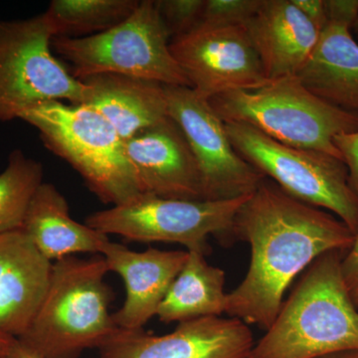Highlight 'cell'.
<instances>
[{"label": "cell", "mask_w": 358, "mask_h": 358, "mask_svg": "<svg viewBox=\"0 0 358 358\" xmlns=\"http://www.w3.org/2000/svg\"><path fill=\"white\" fill-rule=\"evenodd\" d=\"M205 0H157L160 17L171 37L181 36L199 25Z\"/></svg>", "instance_id": "cell-23"}, {"label": "cell", "mask_w": 358, "mask_h": 358, "mask_svg": "<svg viewBox=\"0 0 358 358\" xmlns=\"http://www.w3.org/2000/svg\"><path fill=\"white\" fill-rule=\"evenodd\" d=\"M138 0H53L45 11L56 37L91 36L107 31L136 10Z\"/></svg>", "instance_id": "cell-21"}, {"label": "cell", "mask_w": 358, "mask_h": 358, "mask_svg": "<svg viewBox=\"0 0 358 358\" xmlns=\"http://www.w3.org/2000/svg\"><path fill=\"white\" fill-rule=\"evenodd\" d=\"M234 236L249 243L243 281L227 294L229 317L267 331L294 278L327 252H345L355 234L326 210L303 203L264 179L238 211Z\"/></svg>", "instance_id": "cell-1"}, {"label": "cell", "mask_w": 358, "mask_h": 358, "mask_svg": "<svg viewBox=\"0 0 358 358\" xmlns=\"http://www.w3.org/2000/svg\"><path fill=\"white\" fill-rule=\"evenodd\" d=\"M263 0H205L199 24L244 25Z\"/></svg>", "instance_id": "cell-24"}, {"label": "cell", "mask_w": 358, "mask_h": 358, "mask_svg": "<svg viewBox=\"0 0 358 358\" xmlns=\"http://www.w3.org/2000/svg\"><path fill=\"white\" fill-rule=\"evenodd\" d=\"M350 28L327 21L310 60L296 77L322 100L358 115V42Z\"/></svg>", "instance_id": "cell-18"}, {"label": "cell", "mask_w": 358, "mask_h": 358, "mask_svg": "<svg viewBox=\"0 0 358 358\" xmlns=\"http://www.w3.org/2000/svg\"><path fill=\"white\" fill-rule=\"evenodd\" d=\"M208 101L223 122H242L282 145L341 160L334 138L358 131L357 114L322 100L296 76L272 80L255 90L226 92Z\"/></svg>", "instance_id": "cell-5"}, {"label": "cell", "mask_w": 358, "mask_h": 358, "mask_svg": "<svg viewBox=\"0 0 358 358\" xmlns=\"http://www.w3.org/2000/svg\"><path fill=\"white\" fill-rule=\"evenodd\" d=\"M169 48L190 88L206 100L270 82L245 25L199 24Z\"/></svg>", "instance_id": "cell-11"}, {"label": "cell", "mask_w": 358, "mask_h": 358, "mask_svg": "<svg viewBox=\"0 0 358 358\" xmlns=\"http://www.w3.org/2000/svg\"><path fill=\"white\" fill-rule=\"evenodd\" d=\"M249 196L195 201L141 194L127 203L94 212L85 224L108 236L178 243L187 251L206 254L209 236L234 237L235 217Z\"/></svg>", "instance_id": "cell-9"}, {"label": "cell", "mask_w": 358, "mask_h": 358, "mask_svg": "<svg viewBox=\"0 0 358 358\" xmlns=\"http://www.w3.org/2000/svg\"><path fill=\"white\" fill-rule=\"evenodd\" d=\"M101 255L109 272L121 275L126 287L124 305L113 313L115 326L124 329H143L157 315L164 296L187 259V251H162L150 247L133 251L109 241Z\"/></svg>", "instance_id": "cell-14"}, {"label": "cell", "mask_w": 358, "mask_h": 358, "mask_svg": "<svg viewBox=\"0 0 358 358\" xmlns=\"http://www.w3.org/2000/svg\"><path fill=\"white\" fill-rule=\"evenodd\" d=\"M235 150L264 176L303 203L333 214L358 231V199L343 160L282 145L246 124L224 122Z\"/></svg>", "instance_id": "cell-7"}, {"label": "cell", "mask_w": 358, "mask_h": 358, "mask_svg": "<svg viewBox=\"0 0 358 358\" xmlns=\"http://www.w3.org/2000/svg\"><path fill=\"white\" fill-rule=\"evenodd\" d=\"M20 230L51 262L80 253L101 254L110 240L71 217L67 200L51 183H42L35 192Z\"/></svg>", "instance_id": "cell-19"}, {"label": "cell", "mask_w": 358, "mask_h": 358, "mask_svg": "<svg viewBox=\"0 0 358 358\" xmlns=\"http://www.w3.org/2000/svg\"><path fill=\"white\" fill-rule=\"evenodd\" d=\"M20 120L38 131L45 147L76 169L101 201L117 206L141 195L124 141L93 108L51 101Z\"/></svg>", "instance_id": "cell-4"}, {"label": "cell", "mask_w": 358, "mask_h": 358, "mask_svg": "<svg viewBox=\"0 0 358 358\" xmlns=\"http://www.w3.org/2000/svg\"><path fill=\"white\" fill-rule=\"evenodd\" d=\"M327 21L352 26L358 16V0H324Z\"/></svg>", "instance_id": "cell-27"}, {"label": "cell", "mask_w": 358, "mask_h": 358, "mask_svg": "<svg viewBox=\"0 0 358 358\" xmlns=\"http://www.w3.org/2000/svg\"><path fill=\"white\" fill-rule=\"evenodd\" d=\"M102 255L66 257L52 265L50 281L29 327L16 338L40 358H78L115 333L113 292Z\"/></svg>", "instance_id": "cell-3"}, {"label": "cell", "mask_w": 358, "mask_h": 358, "mask_svg": "<svg viewBox=\"0 0 358 358\" xmlns=\"http://www.w3.org/2000/svg\"><path fill=\"white\" fill-rule=\"evenodd\" d=\"M322 358H358V350L336 353V355H329V357Z\"/></svg>", "instance_id": "cell-31"}, {"label": "cell", "mask_w": 358, "mask_h": 358, "mask_svg": "<svg viewBox=\"0 0 358 358\" xmlns=\"http://www.w3.org/2000/svg\"><path fill=\"white\" fill-rule=\"evenodd\" d=\"M13 338V336H8V334L0 333V358L6 357L7 350H8L9 345H10Z\"/></svg>", "instance_id": "cell-30"}, {"label": "cell", "mask_w": 358, "mask_h": 358, "mask_svg": "<svg viewBox=\"0 0 358 358\" xmlns=\"http://www.w3.org/2000/svg\"><path fill=\"white\" fill-rule=\"evenodd\" d=\"M292 2L317 29L320 31L324 29L327 23L324 0H292Z\"/></svg>", "instance_id": "cell-28"}, {"label": "cell", "mask_w": 358, "mask_h": 358, "mask_svg": "<svg viewBox=\"0 0 358 358\" xmlns=\"http://www.w3.org/2000/svg\"><path fill=\"white\" fill-rule=\"evenodd\" d=\"M169 117L178 124L201 171L207 200L248 196L265 176L241 157L206 99L189 87L166 86Z\"/></svg>", "instance_id": "cell-10"}, {"label": "cell", "mask_w": 358, "mask_h": 358, "mask_svg": "<svg viewBox=\"0 0 358 358\" xmlns=\"http://www.w3.org/2000/svg\"><path fill=\"white\" fill-rule=\"evenodd\" d=\"M187 253L185 266L157 310V317L164 324L221 317L226 312L225 272L207 262L201 252Z\"/></svg>", "instance_id": "cell-20"}, {"label": "cell", "mask_w": 358, "mask_h": 358, "mask_svg": "<svg viewBox=\"0 0 358 358\" xmlns=\"http://www.w3.org/2000/svg\"><path fill=\"white\" fill-rule=\"evenodd\" d=\"M81 81L90 88L84 105L100 113L124 141L169 117L164 85L117 74L94 75Z\"/></svg>", "instance_id": "cell-17"}, {"label": "cell", "mask_w": 358, "mask_h": 358, "mask_svg": "<svg viewBox=\"0 0 358 358\" xmlns=\"http://www.w3.org/2000/svg\"><path fill=\"white\" fill-rule=\"evenodd\" d=\"M334 141L348 169L350 185L358 199V131L338 134Z\"/></svg>", "instance_id": "cell-25"}, {"label": "cell", "mask_w": 358, "mask_h": 358, "mask_svg": "<svg viewBox=\"0 0 358 358\" xmlns=\"http://www.w3.org/2000/svg\"><path fill=\"white\" fill-rule=\"evenodd\" d=\"M52 265L22 230L0 234V333L24 334L48 289Z\"/></svg>", "instance_id": "cell-15"}, {"label": "cell", "mask_w": 358, "mask_h": 358, "mask_svg": "<svg viewBox=\"0 0 358 358\" xmlns=\"http://www.w3.org/2000/svg\"><path fill=\"white\" fill-rule=\"evenodd\" d=\"M244 25L270 81L298 76L320 35L292 0H263Z\"/></svg>", "instance_id": "cell-16"}, {"label": "cell", "mask_w": 358, "mask_h": 358, "mask_svg": "<svg viewBox=\"0 0 358 358\" xmlns=\"http://www.w3.org/2000/svg\"><path fill=\"white\" fill-rule=\"evenodd\" d=\"M42 183V164L21 150L11 152L6 169L0 173V234L21 229L30 202Z\"/></svg>", "instance_id": "cell-22"}, {"label": "cell", "mask_w": 358, "mask_h": 358, "mask_svg": "<svg viewBox=\"0 0 358 358\" xmlns=\"http://www.w3.org/2000/svg\"><path fill=\"white\" fill-rule=\"evenodd\" d=\"M169 37L154 0H143L126 20L107 31L80 38L56 37L52 48L80 81L94 75L117 74L190 88L171 54Z\"/></svg>", "instance_id": "cell-6"}, {"label": "cell", "mask_w": 358, "mask_h": 358, "mask_svg": "<svg viewBox=\"0 0 358 358\" xmlns=\"http://www.w3.org/2000/svg\"><path fill=\"white\" fill-rule=\"evenodd\" d=\"M3 358H40L34 353L28 350L24 346L21 345L18 339L14 338L9 345L6 357Z\"/></svg>", "instance_id": "cell-29"}, {"label": "cell", "mask_w": 358, "mask_h": 358, "mask_svg": "<svg viewBox=\"0 0 358 358\" xmlns=\"http://www.w3.org/2000/svg\"><path fill=\"white\" fill-rule=\"evenodd\" d=\"M54 32L46 14L0 20V122L20 119L51 101L84 105L90 88L52 53Z\"/></svg>", "instance_id": "cell-8"}, {"label": "cell", "mask_w": 358, "mask_h": 358, "mask_svg": "<svg viewBox=\"0 0 358 358\" xmlns=\"http://www.w3.org/2000/svg\"><path fill=\"white\" fill-rule=\"evenodd\" d=\"M341 273L348 293L358 308V231L350 248L341 257Z\"/></svg>", "instance_id": "cell-26"}, {"label": "cell", "mask_w": 358, "mask_h": 358, "mask_svg": "<svg viewBox=\"0 0 358 358\" xmlns=\"http://www.w3.org/2000/svg\"><path fill=\"white\" fill-rule=\"evenodd\" d=\"M343 252L307 268L248 358H322L358 350V308L341 273Z\"/></svg>", "instance_id": "cell-2"}, {"label": "cell", "mask_w": 358, "mask_h": 358, "mask_svg": "<svg viewBox=\"0 0 358 358\" xmlns=\"http://www.w3.org/2000/svg\"><path fill=\"white\" fill-rule=\"evenodd\" d=\"M350 30H352L353 37H355V39L357 40V41L358 42V16L357 20H355V22H353V24L352 26V28H350Z\"/></svg>", "instance_id": "cell-32"}, {"label": "cell", "mask_w": 358, "mask_h": 358, "mask_svg": "<svg viewBox=\"0 0 358 358\" xmlns=\"http://www.w3.org/2000/svg\"><path fill=\"white\" fill-rule=\"evenodd\" d=\"M124 148L141 194L207 200L199 164L171 117L124 141Z\"/></svg>", "instance_id": "cell-13"}, {"label": "cell", "mask_w": 358, "mask_h": 358, "mask_svg": "<svg viewBox=\"0 0 358 358\" xmlns=\"http://www.w3.org/2000/svg\"><path fill=\"white\" fill-rule=\"evenodd\" d=\"M254 345L242 320L209 317L179 322L159 336L117 327L99 350L101 358H248Z\"/></svg>", "instance_id": "cell-12"}]
</instances>
